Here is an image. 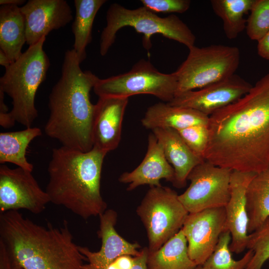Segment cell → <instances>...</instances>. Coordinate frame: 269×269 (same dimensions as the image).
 <instances>
[{
    "label": "cell",
    "instance_id": "obj_8",
    "mask_svg": "<svg viewBox=\"0 0 269 269\" xmlns=\"http://www.w3.org/2000/svg\"><path fill=\"white\" fill-rule=\"evenodd\" d=\"M136 211L146 231L149 252L177 234L189 214L177 193L162 185L150 187Z\"/></svg>",
    "mask_w": 269,
    "mask_h": 269
},
{
    "label": "cell",
    "instance_id": "obj_39",
    "mask_svg": "<svg viewBox=\"0 0 269 269\" xmlns=\"http://www.w3.org/2000/svg\"><path fill=\"white\" fill-rule=\"evenodd\" d=\"M195 269H206L203 266H198Z\"/></svg>",
    "mask_w": 269,
    "mask_h": 269
},
{
    "label": "cell",
    "instance_id": "obj_11",
    "mask_svg": "<svg viewBox=\"0 0 269 269\" xmlns=\"http://www.w3.org/2000/svg\"><path fill=\"white\" fill-rule=\"evenodd\" d=\"M32 172L17 167L0 166V213L25 209L34 214L42 213L50 203Z\"/></svg>",
    "mask_w": 269,
    "mask_h": 269
},
{
    "label": "cell",
    "instance_id": "obj_28",
    "mask_svg": "<svg viewBox=\"0 0 269 269\" xmlns=\"http://www.w3.org/2000/svg\"><path fill=\"white\" fill-rule=\"evenodd\" d=\"M247 249L254 255L246 269H262L269 259V217L248 235Z\"/></svg>",
    "mask_w": 269,
    "mask_h": 269
},
{
    "label": "cell",
    "instance_id": "obj_12",
    "mask_svg": "<svg viewBox=\"0 0 269 269\" xmlns=\"http://www.w3.org/2000/svg\"><path fill=\"white\" fill-rule=\"evenodd\" d=\"M225 220V207L189 213L181 229L189 256L197 266H202L214 252L224 232Z\"/></svg>",
    "mask_w": 269,
    "mask_h": 269
},
{
    "label": "cell",
    "instance_id": "obj_25",
    "mask_svg": "<svg viewBox=\"0 0 269 269\" xmlns=\"http://www.w3.org/2000/svg\"><path fill=\"white\" fill-rule=\"evenodd\" d=\"M105 0H74L76 9L72 30L74 36L73 49L80 63L86 58V48L92 41V30L95 16Z\"/></svg>",
    "mask_w": 269,
    "mask_h": 269
},
{
    "label": "cell",
    "instance_id": "obj_31",
    "mask_svg": "<svg viewBox=\"0 0 269 269\" xmlns=\"http://www.w3.org/2000/svg\"><path fill=\"white\" fill-rule=\"evenodd\" d=\"M142 6L156 13H183L190 7L189 0H141Z\"/></svg>",
    "mask_w": 269,
    "mask_h": 269
},
{
    "label": "cell",
    "instance_id": "obj_13",
    "mask_svg": "<svg viewBox=\"0 0 269 269\" xmlns=\"http://www.w3.org/2000/svg\"><path fill=\"white\" fill-rule=\"evenodd\" d=\"M252 86L244 79L234 74L199 90L177 95L167 103L171 106L191 108L210 116L243 97Z\"/></svg>",
    "mask_w": 269,
    "mask_h": 269
},
{
    "label": "cell",
    "instance_id": "obj_26",
    "mask_svg": "<svg viewBox=\"0 0 269 269\" xmlns=\"http://www.w3.org/2000/svg\"><path fill=\"white\" fill-rule=\"evenodd\" d=\"M254 0H212L210 2L215 13L223 21V29L227 38L233 39L246 29L245 14L250 11Z\"/></svg>",
    "mask_w": 269,
    "mask_h": 269
},
{
    "label": "cell",
    "instance_id": "obj_19",
    "mask_svg": "<svg viewBox=\"0 0 269 269\" xmlns=\"http://www.w3.org/2000/svg\"><path fill=\"white\" fill-rule=\"evenodd\" d=\"M162 146L166 159L174 171L172 183L177 188L184 187L192 170L205 160L195 154L176 130L156 128L151 130Z\"/></svg>",
    "mask_w": 269,
    "mask_h": 269
},
{
    "label": "cell",
    "instance_id": "obj_9",
    "mask_svg": "<svg viewBox=\"0 0 269 269\" xmlns=\"http://www.w3.org/2000/svg\"><path fill=\"white\" fill-rule=\"evenodd\" d=\"M177 88L174 72L161 73L150 61L141 59L126 73L99 78L93 90L99 97L129 98L133 95L148 94L169 103L174 98Z\"/></svg>",
    "mask_w": 269,
    "mask_h": 269
},
{
    "label": "cell",
    "instance_id": "obj_4",
    "mask_svg": "<svg viewBox=\"0 0 269 269\" xmlns=\"http://www.w3.org/2000/svg\"><path fill=\"white\" fill-rule=\"evenodd\" d=\"M107 154L94 147L87 152L63 146L53 149L45 190L50 202L85 220L102 214L107 207L100 190Z\"/></svg>",
    "mask_w": 269,
    "mask_h": 269
},
{
    "label": "cell",
    "instance_id": "obj_36",
    "mask_svg": "<svg viewBox=\"0 0 269 269\" xmlns=\"http://www.w3.org/2000/svg\"><path fill=\"white\" fill-rule=\"evenodd\" d=\"M12 62L5 53L0 49V64L5 68L8 66Z\"/></svg>",
    "mask_w": 269,
    "mask_h": 269
},
{
    "label": "cell",
    "instance_id": "obj_27",
    "mask_svg": "<svg viewBox=\"0 0 269 269\" xmlns=\"http://www.w3.org/2000/svg\"><path fill=\"white\" fill-rule=\"evenodd\" d=\"M231 236L229 231L223 232L211 255L202 265L206 269H246L254 252L248 250L239 260H235L230 249Z\"/></svg>",
    "mask_w": 269,
    "mask_h": 269
},
{
    "label": "cell",
    "instance_id": "obj_7",
    "mask_svg": "<svg viewBox=\"0 0 269 269\" xmlns=\"http://www.w3.org/2000/svg\"><path fill=\"white\" fill-rule=\"evenodd\" d=\"M188 49L186 60L174 72L177 79L175 96L229 78L239 66L240 51L237 47L213 44Z\"/></svg>",
    "mask_w": 269,
    "mask_h": 269
},
{
    "label": "cell",
    "instance_id": "obj_34",
    "mask_svg": "<svg viewBox=\"0 0 269 269\" xmlns=\"http://www.w3.org/2000/svg\"><path fill=\"white\" fill-rule=\"evenodd\" d=\"M257 52L261 57L269 62V32L258 41Z\"/></svg>",
    "mask_w": 269,
    "mask_h": 269
},
{
    "label": "cell",
    "instance_id": "obj_35",
    "mask_svg": "<svg viewBox=\"0 0 269 269\" xmlns=\"http://www.w3.org/2000/svg\"><path fill=\"white\" fill-rule=\"evenodd\" d=\"M148 249L145 247L140 251L139 254L134 257V264L132 269H147V259Z\"/></svg>",
    "mask_w": 269,
    "mask_h": 269
},
{
    "label": "cell",
    "instance_id": "obj_1",
    "mask_svg": "<svg viewBox=\"0 0 269 269\" xmlns=\"http://www.w3.org/2000/svg\"><path fill=\"white\" fill-rule=\"evenodd\" d=\"M205 160L258 173L269 166V73L243 97L209 116Z\"/></svg>",
    "mask_w": 269,
    "mask_h": 269
},
{
    "label": "cell",
    "instance_id": "obj_20",
    "mask_svg": "<svg viewBox=\"0 0 269 269\" xmlns=\"http://www.w3.org/2000/svg\"><path fill=\"white\" fill-rule=\"evenodd\" d=\"M141 122L151 131L156 128L178 131L197 125L208 126L209 116L191 108L159 102L147 108Z\"/></svg>",
    "mask_w": 269,
    "mask_h": 269
},
{
    "label": "cell",
    "instance_id": "obj_37",
    "mask_svg": "<svg viewBox=\"0 0 269 269\" xmlns=\"http://www.w3.org/2000/svg\"><path fill=\"white\" fill-rule=\"evenodd\" d=\"M25 2L24 0H0V4L11 5H21Z\"/></svg>",
    "mask_w": 269,
    "mask_h": 269
},
{
    "label": "cell",
    "instance_id": "obj_17",
    "mask_svg": "<svg viewBox=\"0 0 269 269\" xmlns=\"http://www.w3.org/2000/svg\"><path fill=\"white\" fill-rule=\"evenodd\" d=\"M128 101L125 98L99 97L92 126L93 147L108 153L118 146Z\"/></svg>",
    "mask_w": 269,
    "mask_h": 269
},
{
    "label": "cell",
    "instance_id": "obj_24",
    "mask_svg": "<svg viewBox=\"0 0 269 269\" xmlns=\"http://www.w3.org/2000/svg\"><path fill=\"white\" fill-rule=\"evenodd\" d=\"M248 232L256 230L269 217V166L257 173L246 191Z\"/></svg>",
    "mask_w": 269,
    "mask_h": 269
},
{
    "label": "cell",
    "instance_id": "obj_21",
    "mask_svg": "<svg viewBox=\"0 0 269 269\" xmlns=\"http://www.w3.org/2000/svg\"><path fill=\"white\" fill-rule=\"evenodd\" d=\"M26 42L25 20L20 7L0 5V49L13 62L22 54Z\"/></svg>",
    "mask_w": 269,
    "mask_h": 269
},
{
    "label": "cell",
    "instance_id": "obj_38",
    "mask_svg": "<svg viewBox=\"0 0 269 269\" xmlns=\"http://www.w3.org/2000/svg\"><path fill=\"white\" fill-rule=\"evenodd\" d=\"M12 269H23L18 264H17L14 261H13L12 259Z\"/></svg>",
    "mask_w": 269,
    "mask_h": 269
},
{
    "label": "cell",
    "instance_id": "obj_6",
    "mask_svg": "<svg viewBox=\"0 0 269 269\" xmlns=\"http://www.w3.org/2000/svg\"><path fill=\"white\" fill-rule=\"evenodd\" d=\"M106 21V26L100 37V52L102 56L107 54L115 42L117 32L126 26L132 27L143 35L142 44L147 50L151 47V37L154 34H160L188 48L195 45V35L175 14L161 17L143 6L132 9L114 3L107 10Z\"/></svg>",
    "mask_w": 269,
    "mask_h": 269
},
{
    "label": "cell",
    "instance_id": "obj_23",
    "mask_svg": "<svg viewBox=\"0 0 269 269\" xmlns=\"http://www.w3.org/2000/svg\"><path fill=\"white\" fill-rule=\"evenodd\" d=\"M41 129L37 127L0 133V163L9 162L32 172L33 165L27 160L26 154L30 143L41 135Z\"/></svg>",
    "mask_w": 269,
    "mask_h": 269
},
{
    "label": "cell",
    "instance_id": "obj_32",
    "mask_svg": "<svg viewBox=\"0 0 269 269\" xmlns=\"http://www.w3.org/2000/svg\"><path fill=\"white\" fill-rule=\"evenodd\" d=\"M134 264V257L122 255L116 259L107 269H132Z\"/></svg>",
    "mask_w": 269,
    "mask_h": 269
},
{
    "label": "cell",
    "instance_id": "obj_3",
    "mask_svg": "<svg viewBox=\"0 0 269 269\" xmlns=\"http://www.w3.org/2000/svg\"><path fill=\"white\" fill-rule=\"evenodd\" d=\"M0 240L23 269H84L85 257L66 220L45 226L18 210L0 213Z\"/></svg>",
    "mask_w": 269,
    "mask_h": 269
},
{
    "label": "cell",
    "instance_id": "obj_29",
    "mask_svg": "<svg viewBox=\"0 0 269 269\" xmlns=\"http://www.w3.org/2000/svg\"><path fill=\"white\" fill-rule=\"evenodd\" d=\"M247 19L246 32L258 41L269 32V0H254Z\"/></svg>",
    "mask_w": 269,
    "mask_h": 269
},
{
    "label": "cell",
    "instance_id": "obj_33",
    "mask_svg": "<svg viewBox=\"0 0 269 269\" xmlns=\"http://www.w3.org/2000/svg\"><path fill=\"white\" fill-rule=\"evenodd\" d=\"M0 269H12L11 257L4 244L0 240Z\"/></svg>",
    "mask_w": 269,
    "mask_h": 269
},
{
    "label": "cell",
    "instance_id": "obj_5",
    "mask_svg": "<svg viewBox=\"0 0 269 269\" xmlns=\"http://www.w3.org/2000/svg\"><path fill=\"white\" fill-rule=\"evenodd\" d=\"M46 37L29 46L8 66L0 78V89L12 99L9 112L15 121L26 128L31 127L38 117L35 98L40 85L46 79L49 59L43 50Z\"/></svg>",
    "mask_w": 269,
    "mask_h": 269
},
{
    "label": "cell",
    "instance_id": "obj_2",
    "mask_svg": "<svg viewBox=\"0 0 269 269\" xmlns=\"http://www.w3.org/2000/svg\"><path fill=\"white\" fill-rule=\"evenodd\" d=\"M73 49L64 54L61 76L48 98L49 116L44 127L49 137L62 146L87 152L93 147L92 126L95 104L90 92L99 78L83 71Z\"/></svg>",
    "mask_w": 269,
    "mask_h": 269
},
{
    "label": "cell",
    "instance_id": "obj_30",
    "mask_svg": "<svg viewBox=\"0 0 269 269\" xmlns=\"http://www.w3.org/2000/svg\"><path fill=\"white\" fill-rule=\"evenodd\" d=\"M177 131L191 151L204 159V156L209 140L208 126L194 125Z\"/></svg>",
    "mask_w": 269,
    "mask_h": 269
},
{
    "label": "cell",
    "instance_id": "obj_16",
    "mask_svg": "<svg viewBox=\"0 0 269 269\" xmlns=\"http://www.w3.org/2000/svg\"><path fill=\"white\" fill-rule=\"evenodd\" d=\"M257 173L232 170L230 183V197L225 207L224 232L231 236V252L240 254L247 249L249 218L247 210L246 191Z\"/></svg>",
    "mask_w": 269,
    "mask_h": 269
},
{
    "label": "cell",
    "instance_id": "obj_18",
    "mask_svg": "<svg viewBox=\"0 0 269 269\" xmlns=\"http://www.w3.org/2000/svg\"><path fill=\"white\" fill-rule=\"evenodd\" d=\"M162 179L172 183L174 171L166 158L162 145L151 133L148 135L147 151L141 162L132 171L123 173L119 181L128 184L127 190L132 191L145 184L160 186Z\"/></svg>",
    "mask_w": 269,
    "mask_h": 269
},
{
    "label": "cell",
    "instance_id": "obj_40",
    "mask_svg": "<svg viewBox=\"0 0 269 269\" xmlns=\"http://www.w3.org/2000/svg\"><path fill=\"white\" fill-rule=\"evenodd\" d=\"M268 261H269V259Z\"/></svg>",
    "mask_w": 269,
    "mask_h": 269
},
{
    "label": "cell",
    "instance_id": "obj_10",
    "mask_svg": "<svg viewBox=\"0 0 269 269\" xmlns=\"http://www.w3.org/2000/svg\"><path fill=\"white\" fill-rule=\"evenodd\" d=\"M232 170L204 160L190 172L189 187L178 198L189 213L225 207L230 197Z\"/></svg>",
    "mask_w": 269,
    "mask_h": 269
},
{
    "label": "cell",
    "instance_id": "obj_15",
    "mask_svg": "<svg viewBox=\"0 0 269 269\" xmlns=\"http://www.w3.org/2000/svg\"><path fill=\"white\" fill-rule=\"evenodd\" d=\"M117 212L112 209L106 210L100 217V229L98 232L101 240L100 249L93 252L87 247L80 246L81 253L88 263L84 269H107L118 257L122 255L136 256L140 251L137 243H131L122 237L116 231Z\"/></svg>",
    "mask_w": 269,
    "mask_h": 269
},
{
    "label": "cell",
    "instance_id": "obj_14",
    "mask_svg": "<svg viewBox=\"0 0 269 269\" xmlns=\"http://www.w3.org/2000/svg\"><path fill=\"white\" fill-rule=\"evenodd\" d=\"M20 9L25 18L26 43L29 46L73 20L71 8L65 0H29Z\"/></svg>",
    "mask_w": 269,
    "mask_h": 269
},
{
    "label": "cell",
    "instance_id": "obj_22",
    "mask_svg": "<svg viewBox=\"0 0 269 269\" xmlns=\"http://www.w3.org/2000/svg\"><path fill=\"white\" fill-rule=\"evenodd\" d=\"M197 266L189 256L182 229L157 250L148 252L147 269H195Z\"/></svg>",
    "mask_w": 269,
    "mask_h": 269
}]
</instances>
